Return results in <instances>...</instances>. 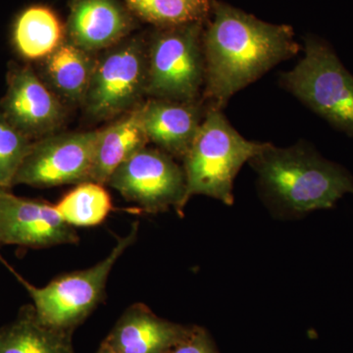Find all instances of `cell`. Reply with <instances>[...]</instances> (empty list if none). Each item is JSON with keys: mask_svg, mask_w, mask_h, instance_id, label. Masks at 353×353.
<instances>
[{"mask_svg": "<svg viewBox=\"0 0 353 353\" xmlns=\"http://www.w3.org/2000/svg\"><path fill=\"white\" fill-rule=\"evenodd\" d=\"M211 14L202 38L203 101L222 110L234 94L296 57L301 48L289 26L264 22L217 0H212Z\"/></svg>", "mask_w": 353, "mask_h": 353, "instance_id": "obj_1", "label": "cell"}, {"mask_svg": "<svg viewBox=\"0 0 353 353\" xmlns=\"http://www.w3.org/2000/svg\"><path fill=\"white\" fill-rule=\"evenodd\" d=\"M259 176L267 199L292 213L334 208L345 194H353V176L301 141L290 148L269 145L248 162Z\"/></svg>", "mask_w": 353, "mask_h": 353, "instance_id": "obj_2", "label": "cell"}, {"mask_svg": "<svg viewBox=\"0 0 353 353\" xmlns=\"http://www.w3.org/2000/svg\"><path fill=\"white\" fill-rule=\"evenodd\" d=\"M269 145L248 141L236 131L220 109L208 108L192 145L183 158L185 206L194 196L234 203V181L246 162Z\"/></svg>", "mask_w": 353, "mask_h": 353, "instance_id": "obj_3", "label": "cell"}, {"mask_svg": "<svg viewBox=\"0 0 353 353\" xmlns=\"http://www.w3.org/2000/svg\"><path fill=\"white\" fill-rule=\"evenodd\" d=\"M139 234V223H132L129 233L116 239L110 253L90 268L63 274L44 287L28 282L0 254V262L27 290L37 314L51 326L74 330L82 324L101 303L114 265L134 245Z\"/></svg>", "mask_w": 353, "mask_h": 353, "instance_id": "obj_4", "label": "cell"}, {"mask_svg": "<svg viewBox=\"0 0 353 353\" xmlns=\"http://www.w3.org/2000/svg\"><path fill=\"white\" fill-rule=\"evenodd\" d=\"M280 80L304 105L353 139V75L328 41L306 37L304 57Z\"/></svg>", "mask_w": 353, "mask_h": 353, "instance_id": "obj_5", "label": "cell"}, {"mask_svg": "<svg viewBox=\"0 0 353 353\" xmlns=\"http://www.w3.org/2000/svg\"><path fill=\"white\" fill-rule=\"evenodd\" d=\"M203 23L157 29L148 43L146 95L176 101L199 99L205 81Z\"/></svg>", "mask_w": 353, "mask_h": 353, "instance_id": "obj_6", "label": "cell"}, {"mask_svg": "<svg viewBox=\"0 0 353 353\" xmlns=\"http://www.w3.org/2000/svg\"><path fill=\"white\" fill-rule=\"evenodd\" d=\"M148 43L127 38L97 58L83 105L94 120L123 115L139 105L146 94Z\"/></svg>", "mask_w": 353, "mask_h": 353, "instance_id": "obj_7", "label": "cell"}, {"mask_svg": "<svg viewBox=\"0 0 353 353\" xmlns=\"http://www.w3.org/2000/svg\"><path fill=\"white\" fill-rule=\"evenodd\" d=\"M143 212L157 214L171 208L179 216L185 209V171L174 157L145 146L120 165L108 183Z\"/></svg>", "mask_w": 353, "mask_h": 353, "instance_id": "obj_8", "label": "cell"}, {"mask_svg": "<svg viewBox=\"0 0 353 353\" xmlns=\"http://www.w3.org/2000/svg\"><path fill=\"white\" fill-rule=\"evenodd\" d=\"M97 131L52 134L37 139L14 185L52 188L90 182Z\"/></svg>", "mask_w": 353, "mask_h": 353, "instance_id": "obj_9", "label": "cell"}, {"mask_svg": "<svg viewBox=\"0 0 353 353\" xmlns=\"http://www.w3.org/2000/svg\"><path fill=\"white\" fill-rule=\"evenodd\" d=\"M7 120L32 141L52 134L66 116L61 99L39 78L29 65H12L7 90L0 102Z\"/></svg>", "mask_w": 353, "mask_h": 353, "instance_id": "obj_10", "label": "cell"}, {"mask_svg": "<svg viewBox=\"0 0 353 353\" xmlns=\"http://www.w3.org/2000/svg\"><path fill=\"white\" fill-rule=\"evenodd\" d=\"M79 241L75 228L61 219L52 204L0 192V245L41 250Z\"/></svg>", "mask_w": 353, "mask_h": 353, "instance_id": "obj_11", "label": "cell"}, {"mask_svg": "<svg viewBox=\"0 0 353 353\" xmlns=\"http://www.w3.org/2000/svg\"><path fill=\"white\" fill-rule=\"evenodd\" d=\"M134 27V17L122 0H72L67 39L95 53L124 41Z\"/></svg>", "mask_w": 353, "mask_h": 353, "instance_id": "obj_12", "label": "cell"}, {"mask_svg": "<svg viewBox=\"0 0 353 353\" xmlns=\"http://www.w3.org/2000/svg\"><path fill=\"white\" fill-rule=\"evenodd\" d=\"M203 102L150 99L141 103L143 128L150 143L172 157L183 159L208 112Z\"/></svg>", "mask_w": 353, "mask_h": 353, "instance_id": "obj_13", "label": "cell"}, {"mask_svg": "<svg viewBox=\"0 0 353 353\" xmlns=\"http://www.w3.org/2000/svg\"><path fill=\"white\" fill-rule=\"evenodd\" d=\"M190 328L163 319L139 303L125 310L104 341L117 353H167Z\"/></svg>", "mask_w": 353, "mask_h": 353, "instance_id": "obj_14", "label": "cell"}, {"mask_svg": "<svg viewBox=\"0 0 353 353\" xmlns=\"http://www.w3.org/2000/svg\"><path fill=\"white\" fill-rule=\"evenodd\" d=\"M143 128L141 104L122 117L99 130L95 141L90 182L106 185L113 172L132 155L148 146Z\"/></svg>", "mask_w": 353, "mask_h": 353, "instance_id": "obj_15", "label": "cell"}, {"mask_svg": "<svg viewBox=\"0 0 353 353\" xmlns=\"http://www.w3.org/2000/svg\"><path fill=\"white\" fill-rule=\"evenodd\" d=\"M72 334L43 322L29 304L0 328V353H74Z\"/></svg>", "mask_w": 353, "mask_h": 353, "instance_id": "obj_16", "label": "cell"}, {"mask_svg": "<svg viewBox=\"0 0 353 353\" xmlns=\"http://www.w3.org/2000/svg\"><path fill=\"white\" fill-rule=\"evenodd\" d=\"M97 62L94 53L68 39L44 58L43 70L55 94L70 103H83Z\"/></svg>", "mask_w": 353, "mask_h": 353, "instance_id": "obj_17", "label": "cell"}, {"mask_svg": "<svg viewBox=\"0 0 353 353\" xmlns=\"http://www.w3.org/2000/svg\"><path fill=\"white\" fill-rule=\"evenodd\" d=\"M66 28L57 14L41 4L26 7L12 28L16 50L28 60L44 59L65 41Z\"/></svg>", "mask_w": 353, "mask_h": 353, "instance_id": "obj_18", "label": "cell"}, {"mask_svg": "<svg viewBox=\"0 0 353 353\" xmlns=\"http://www.w3.org/2000/svg\"><path fill=\"white\" fill-rule=\"evenodd\" d=\"M134 18L155 29L204 23L212 10V0H122Z\"/></svg>", "mask_w": 353, "mask_h": 353, "instance_id": "obj_19", "label": "cell"}, {"mask_svg": "<svg viewBox=\"0 0 353 353\" xmlns=\"http://www.w3.org/2000/svg\"><path fill=\"white\" fill-rule=\"evenodd\" d=\"M61 219L70 226L101 225L112 211V201L104 185L94 182L79 183L54 204Z\"/></svg>", "mask_w": 353, "mask_h": 353, "instance_id": "obj_20", "label": "cell"}, {"mask_svg": "<svg viewBox=\"0 0 353 353\" xmlns=\"http://www.w3.org/2000/svg\"><path fill=\"white\" fill-rule=\"evenodd\" d=\"M34 141L13 126L0 111V188L9 190Z\"/></svg>", "mask_w": 353, "mask_h": 353, "instance_id": "obj_21", "label": "cell"}, {"mask_svg": "<svg viewBox=\"0 0 353 353\" xmlns=\"http://www.w3.org/2000/svg\"><path fill=\"white\" fill-rule=\"evenodd\" d=\"M167 353H219L205 329L192 326L187 336Z\"/></svg>", "mask_w": 353, "mask_h": 353, "instance_id": "obj_22", "label": "cell"}, {"mask_svg": "<svg viewBox=\"0 0 353 353\" xmlns=\"http://www.w3.org/2000/svg\"><path fill=\"white\" fill-rule=\"evenodd\" d=\"M97 353H117L114 352L112 348L109 347L108 343L105 341H102L101 347H99V350H97Z\"/></svg>", "mask_w": 353, "mask_h": 353, "instance_id": "obj_23", "label": "cell"}, {"mask_svg": "<svg viewBox=\"0 0 353 353\" xmlns=\"http://www.w3.org/2000/svg\"><path fill=\"white\" fill-rule=\"evenodd\" d=\"M2 190H2L1 188H0V192H2Z\"/></svg>", "mask_w": 353, "mask_h": 353, "instance_id": "obj_24", "label": "cell"}]
</instances>
